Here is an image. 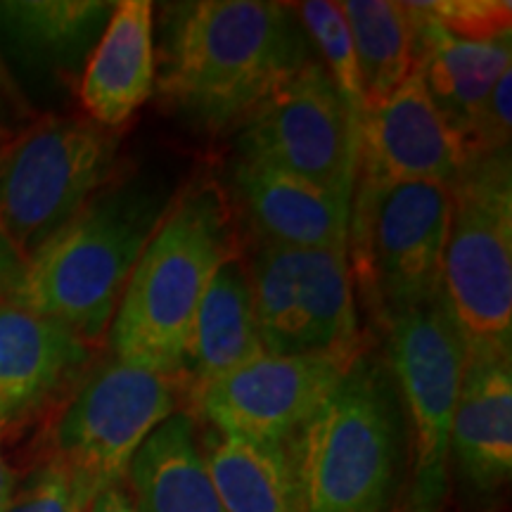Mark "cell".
<instances>
[{"label":"cell","mask_w":512,"mask_h":512,"mask_svg":"<svg viewBox=\"0 0 512 512\" xmlns=\"http://www.w3.org/2000/svg\"><path fill=\"white\" fill-rule=\"evenodd\" d=\"M311 48L290 5L171 3L159 22L155 91L190 124L226 133L311 62Z\"/></svg>","instance_id":"obj_1"},{"label":"cell","mask_w":512,"mask_h":512,"mask_svg":"<svg viewBox=\"0 0 512 512\" xmlns=\"http://www.w3.org/2000/svg\"><path fill=\"white\" fill-rule=\"evenodd\" d=\"M171 204L164 181L117 174L24 261L8 302L102 349L128 278Z\"/></svg>","instance_id":"obj_2"},{"label":"cell","mask_w":512,"mask_h":512,"mask_svg":"<svg viewBox=\"0 0 512 512\" xmlns=\"http://www.w3.org/2000/svg\"><path fill=\"white\" fill-rule=\"evenodd\" d=\"M408 446L387 358L366 347L287 444L302 512H396Z\"/></svg>","instance_id":"obj_3"},{"label":"cell","mask_w":512,"mask_h":512,"mask_svg":"<svg viewBox=\"0 0 512 512\" xmlns=\"http://www.w3.org/2000/svg\"><path fill=\"white\" fill-rule=\"evenodd\" d=\"M238 249V223L219 183H192L174 197L121 294L105 339L110 354L178 380L197 306Z\"/></svg>","instance_id":"obj_4"},{"label":"cell","mask_w":512,"mask_h":512,"mask_svg":"<svg viewBox=\"0 0 512 512\" xmlns=\"http://www.w3.org/2000/svg\"><path fill=\"white\" fill-rule=\"evenodd\" d=\"M451 185H356L347 256L356 294L377 328L444 297Z\"/></svg>","instance_id":"obj_5"},{"label":"cell","mask_w":512,"mask_h":512,"mask_svg":"<svg viewBox=\"0 0 512 512\" xmlns=\"http://www.w3.org/2000/svg\"><path fill=\"white\" fill-rule=\"evenodd\" d=\"M444 302L467 349L512 354L510 150L472 157L451 185Z\"/></svg>","instance_id":"obj_6"},{"label":"cell","mask_w":512,"mask_h":512,"mask_svg":"<svg viewBox=\"0 0 512 512\" xmlns=\"http://www.w3.org/2000/svg\"><path fill=\"white\" fill-rule=\"evenodd\" d=\"M119 136L88 119L48 117L0 150V230L24 261L119 174Z\"/></svg>","instance_id":"obj_7"},{"label":"cell","mask_w":512,"mask_h":512,"mask_svg":"<svg viewBox=\"0 0 512 512\" xmlns=\"http://www.w3.org/2000/svg\"><path fill=\"white\" fill-rule=\"evenodd\" d=\"M178 411H185L181 382L110 354L93 363L64 399L46 458L93 498L105 486L124 484L140 446Z\"/></svg>","instance_id":"obj_8"},{"label":"cell","mask_w":512,"mask_h":512,"mask_svg":"<svg viewBox=\"0 0 512 512\" xmlns=\"http://www.w3.org/2000/svg\"><path fill=\"white\" fill-rule=\"evenodd\" d=\"M392 370L411 439L406 512H441L448 494V441L465 373L467 347L444 297L384 325Z\"/></svg>","instance_id":"obj_9"},{"label":"cell","mask_w":512,"mask_h":512,"mask_svg":"<svg viewBox=\"0 0 512 512\" xmlns=\"http://www.w3.org/2000/svg\"><path fill=\"white\" fill-rule=\"evenodd\" d=\"M235 157L354 200L358 140L325 64L313 57L235 128Z\"/></svg>","instance_id":"obj_10"},{"label":"cell","mask_w":512,"mask_h":512,"mask_svg":"<svg viewBox=\"0 0 512 512\" xmlns=\"http://www.w3.org/2000/svg\"><path fill=\"white\" fill-rule=\"evenodd\" d=\"M356 358L264 354L200 389L188 413L214 432L287 446Z\"/></svg>","instance_id":"obj_11"},{"label":"cell","mask_w":512,"mask_h":512,"mask_svg":"<svg viewBox=\"0 0 512 512\" xmlns=\"http://www.w3.org/2000/svg\"><path fill=\"white\" fill-rule=\"evenodd\" d=\"M470 159L463 140L434 107L418 67H413L382 105L366 112L358 138L356 185H453Z\"/></svg>","instance_id":"obj_12"},{"label":"cell","mask_w":512,"mask_h":512,"mask_svg":"<svg viewBox=\"0 0 512 512\" xmlns=\"http://www.w3.org/2000/svg\"><path fill=\"white\" fill-rule=\"evenodd\" d=\"M226 200L252 245L285 249H347L351 197L259 162L233 157Z\"/></svg>","instance_id":"obj_13"},{"label":"cell","mask_w":512,"mask_h":512,"mask_svg":"<svg viewBox=\"0 0 512 512\" xmlns=\"http://www.w3.org/2000/svg\"><path fill=\"white\" fill-rule=\"evenodd\" d=\"M95 351L67 325L0 299V430L67 399L95 363Z\"/></svg>","instance_id":"obj_14"},{"label":"cell","mask_w":512,"mask_h":512,"mask_svg":"<svg viewBox=\"0 0 512 512\" xmlns=\"http://www.w3.org/2000/svg\"><path fill=\"white\" fill-rule=\"evenodd\" d=\"M479 503L496 498L512 472V354L467 349L448 441V470Z\"/></svg>","instance_id":"obj_15"},{"label":"cell","mask_w":512,"mask_h":512,"mask_svg":"<svg viewBox=\"0 0 512 512\" xmlns=\"http://www.w3.org/2000/svg\"><path fill=\"white\" fill-rule=\"evenodd\" d=\"M413 22L415 67L441 117L470 152L491 88L512 67V34L486 41L458 38L406 3ZM472 157V155H470Z\"/></svg>","instance_id":"obj_16"},{"label":"cell","mask_w":512,"mask_h":512,"mask_svg":"<svg viewBox=\"0 0 512 512\" xmlns=\"http://www.w3.org/2000/svg\"><path fill=\"white\" fill-rule=\"evenodd\" d=\"M155 5L150 0H124L83 67L79 98L88 121L117 131L131 121L155 93Z\"/></svg>","instance_id":"obj_17"},{"label":"cell","mask_w":512,"mask_h":512,"mask_svg":"<svg viewBox=\"0 0 512 512\" xmlns=\"http://www.w3.org/2000/svg\"><path fill=\"white\" fill-rule=\"evenodd\" d=\"M264 354L245 254L238 249L216 268L192 320L188 349L178 373L185 411L200 389Z\"/></svg>","instance_id":"obj_18"},{"label":"cell","mask_w":512,"mask_h":512,"mask_svg":"<svg viewBox=\"0 0 512 512\" xmlns=\"http://www.w3.org/2000/svg\"><path fill=\"white\" fill-rule=\"evenodd\" d=\"M124 486L136 512H226L188 411L171 415L147 437L128 465Z\"/></svg>","instance_id":"obj_19"},{"label":"cell","mask_w":512,"mask_h":512,"mask_svg":"<svg viewBox=\"0 0 512 512\" xmlns=\"http://www.w3.org/2000/svg\"><path fill=\"white\" fill-rule=\"evenodd\" d=\"M114 5L100 0H3L0 38L31 69L74 74L93 53Z\"/></svg>","instance_id":"obj_20"},{"label":"cell","mask_w":512,"mask_h":512,"mask_svg":"<svg viewBox=\"0 0 512 512\" xmlns=\"http://www.w3.org/2000/svg\"><path fill=\"white\" fill-rule=\"evenodd\" d=\"M200 448L226 512H302L287 446L209 430Z\"/></svg>","instance_id":"obj_21"},{"label":"cell","mask_w":512,"mask_h":512,"mask_svg":"<svg viewBox=\"0 0 512 512\" xmlns=\"http://www.w3.org/2000/svg\"><path fill=\"white\" fill-rule=\"evenodd\" d=\"M297 302L306 354L358 356L368 347L347 249H299Z\"/></svg>","instance_id":"obj_22"},{"label":"cell","mask_w":512,"mask_h":512,"mask_svg":"<svg viewBox=\"0 0 512 512\" xmlns=\"http://www.w3.org/2000/svg\"><path fill=\"white\" fill-rule=\"evenodd\" d=\"M342 10L354 43L366 107L382 105L415 67L413 22L406 3L344 0Z\"/></svg>","instance_id":"obj_23"},{"label":"cell","mask_w":512,"mask_h":512,"mask_svg":"<svg viewBox=\"0 0 512 512\" xmlns=\"http://www.w3.org/2000/svg\"><path fill=\"white\" fill-rule=\"evenodd\" d=\"M290 8L311 41L318 46L320 55H323L320 62L325 64L332 83H335L351 131H354L358 140L361 138V126L363 119H366L368 107L366 98H363L361 74H358L347 19H344L339 5L330 3V0H306V3L290 5Z\"/></svg>","instance_id":"obj_24"},{"label":"cell","mask_w":512,"mask_h":512,"mask_svg":"<svg viewBox=\"0 0 512 512\" xmlns=\"http://www.w3.org/2000/svg\"><path fill=\"white\" fill-rule=\"evenodd\" d=\"M422 15L448 34L470 41H486L512 34V5L501 0H432L413 3Z\"/></svg>","instance_id":"obj_25"},{"label":"cell","mask_w":512,"mask_h":512,"mask_svg":"<svg viewBox=\"0 0 512 512\" xmlns=\"http://www.w3.org/2000/svg\"><path fill=\"white\" fill-rule=\"evenodd\" d=\"M91 501L60 463L46 458L17 484L5 512H86Z\"/></svg>","instance_id":"obj_26"},{"label":"cell","mask_w":512,"mask_h":512,"mask_svg":"<svg viewBox=\"0 0 512 512\" xmlns=\"http://www.w3.org/2000/svg\"><path fill=\"white\" fill-rule=\"evenodd\" d=\"M22 271L24 259L19 256L17 249L10 245V240L5 238L3 230H0V299H10L19 278H22Z\"/></svg>","instance_id":"obj_27"},{"label":"cell","mask_w":512,"mask_h":512,"mask_svg":"<svg viewBox=\"0 0 512 512\" xmlns=\"http://www.w3.org/2000/svg\"><path fill=\"white\" fill-rule=\"evenodd\" d=\"M22 114L24 105L15 91V83L10 81L3 62H0V131H12L10 121L22 117Z\"/></svg>","instance_id":"obj_28"},{"label":"cell","mask_w":512,"mask_h":512,"mask_svg":"<svg viewBox=\"0 0 512 512\" xmlns=\"http://www.w3.org/2000/svg\"><path fill=\"white\" fill-rule=\"evenodd\" d=\"M86 512H136L124 484H112L93 496Z\"/></svg>","instance_id":"obj_29"},{"label":"cell","mask_w":512,"mask_h":512,"mask_svg":"<svg viewBox=\"0 0 512 512\" xmlns=\"http://www.w3.org/2000/svg\"><path fill=\"white\" fill-rule=\"evenodd\" d=\"M3 437H5V432L0 430V512H5V508H8L12 496H15V491H17V484H19L17 472L12 470L10 463L3 456Z\"/></svg>","instance_id":"obj_30"},{"label":"cell","mask_w":512,"mask_h":512,"mask_svg":"<svg viewBox=\"0 0 512 512\" xmlns=\"http://www.w3.org/2000/svg\"><path fill=\"white\" fill-rule=\"evenodd\" d=\"M12 136H15V131H0V150H3L5 143H8Z\"/></svg>","instance_id":"obj_31"},{"label":"cell","mask_w":512,"mask_h":512,"mask_svg":"<svg viewBox=\"0 0 512 512\" xmlns=\"http://www.w3.org/2000/svg\"><path fill=\"white\" fill-rule=\"evenodd\" d=\"M396 512H406V508H399V510H396Z\"/></svg>","instance_id":"obj_32"}]
</instances>
